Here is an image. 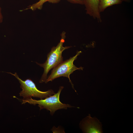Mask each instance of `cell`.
Segmentation results:
<instances>
[{"mask_svg":"<svg viewBox=\"0 0 133 133\" xmlns=\"http://www.w3.org/2000/svg\"><path fill=\"white\" fill-rule=\"evenodd\" d=\"M81 51H78L74 56L71 57L69 59L62 61L53 68L50 75L47 78L45 83L51 81L61 77H66L68 78L69 81L74 88L73 85L70 78V75L77 69H83L81 67L78 68L74 64V61L77 58L78 56L81 53Z\"/></svg>","mask_w":133,"mask_h":133,"instance_id":"cell-4","label":"cell"},{"mask_svg":"<svg viewBox=\"0 0 133 133\" xmlns=\"http://www.w3.org/2000/svg\"><path fill=\"white\" fill-rule=\"evenodd\" d=\"M122 1H124L126 2H130L131 0H122Z\"/></svg>","mask_w":133,"mask_h":133,"instance_id":"cell-11","label":"cell"},{"mask_svg":"<svg viewBox=\"0 0 133 133\" xmlns=\"http://www.w3.org/2000/svg\"><path fill=\"white\" fill-rule=\"evenodd\" d=\"M3 17L1 13V9L0 6V23L3 21Z\"/></svg>","mask_w":133,"mask_h":133,"instance_id":"cell-10","label":"cell"},{"mask_svg":"<svg viewBox=\"0 0 133 133\" xmlns=\"http://www.w3.org/2000/svg\"><path fill=\"white\" fill-rule=\"evenodd\" d=\"M61 36V39L57 45L52 47L50 52L48 54L47 59L45 62L43 64L36 63L37 65L44 69L43 73L39 81L40 83L45 82L47 78L48 74L50 70L63 61V57L62 56L63 52L71 47L63 46L66 37L65 32H63Z\"/></svg>","mask_w":133,"mask_h":133,"instance_id":"cell-1","label":"cell"},{"mask_svg":"<svg viewBox=\"0 0 133 133\" xmlns=\"http://www.w3.org/2000/svg\"><path fill=\"white\" fill-rule=\"evenodd\" d=\"M86 13L101 22L102 19L99 10V0H83Z\"/></svg>","mask_w":133,"mask_h":133,"instance_id":"cell-6","label":"cell"},{"mask_svg":"<svg viewBox=\"0 0 133 133\" xmlns=\"http://www.w3.org/2000/svg\"><path fill=\"white\" fill-rule=\"evenodd\" d=\"M81 128L85 133H102L101 123L97 118H92L89 114L80 122Z\"/></svg>","mask_w":133,"mask_h":133,"instance_id":"cell-5","label":"cell"},{"mask_svg":"<svg viewBox=\"0 0 133 133\" xmlns=\"http://www.w3.org/2000/svg\"><path fill=\"white\" fill-rule=\"evenodd\" d=\"M63 88V86H60L57 93L44 99L38 100L33 99L32 98L27 99H23L22 100V104L28 103L34 105L37 104L40 110L46 109L49 111L50 114L52 115L55 111L58 110L66 109L68 108L72 107L70 105L62 103L60 100V95Z\"/></svg>","mask_w":133,"mask_h":133,"instance_id":"cell-2","label":"cell"},{"mask_svg":"<svg viewBox=\"0 0 133 133\" xmlns=\"http://www.w3.org/2000/svg\"><path fill=\"white\" fill-rule=\"evenodd\" d=\"M7 73L15 76L19 82L20 88L22 89L19 93V96L23 97V99H29L32 97L43 99L55 94L53 91L51 89L46 91L39 90L36 87L35 83L30 79L23 81L19 78L16 72L14 74L11 72Z\"/></svg>","mask_w":133,"mask_h":133,"instance_id":"cell-3","label":"cell"},{"mask_svg":"<svg viewBox=\"0 0 133 133\" xmlns=\"http://www.w3.org/2000/svg\"><path fill=\"white\" fill-rule=\"evenodd\" d=\"M61 0H39L35 3L30 5L27 8L21 10L20 11H23L28 9H31L32 11H34L36 9L41 10L44 4L46 2L52 4H57Z\"/></svg>","mask_w":133,"mask_h":133,"instance_id":"cell-8","label":"cell"},{"mask_svg":"<svg viewBox=\"0 0 133 133\" xmlns=\"http://www.w3.org/2000/svg\"><path fill=\"white\" fill-rule=\"evenodd\" d=\"M122 0H99V10L100 12H103L107 8L113 5L121 4Z\"/></svg>","mask_w":133,"mask_h":133,"instance_id":"cell-7","label":"cell"},{"mask_svg":"<svg viewBox=\"0 0 133 133\" xmlns=\"http://www.w3.org/2000/svg\"><path fill=\"white\" fill-rule=\"evenodd\" d=\"M70 3L83 5V0H66Z\"/></svg>","mask_w":133,"mask_h":133,"instance_id":"cell-9","label":"cell"}]
</instances>
